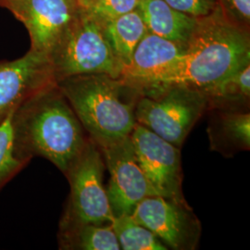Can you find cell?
Instances as JSON below:
<instances>
[{
    "label": "cell",
    "mask_w": 250,
    "mask_h": 250,
    "mask_svg": "<svg viewBox=\"0 0 250 250\" xmlns=\"http://www.w3.org/2000/svg\"><path fill=\"white\" fill-rule=\"evenodd\" d=\"M187 44L165 39L147 32L136 45L130 64L124 69L125 78L141 88L148 85L178 62Z\"/></svg>",
    "instance_id": "7c38bea8"
},
{
    "label": "cell",
    "mask_w": 250,
    "mask_h": 250,
    "mask_svg": "<svg viewBox=\"0 0 250 250\" xmlns=\"http://www.w3.org/2000/svg\"><path fill=\"white\" fill-rule=\"evenodd\" d=\"M1 7L26 28L30 49L47 56L81 9L76 0H4Z\"/></svg>",
    "instance_id": "30bf717a"
},
{
    "label": "cell",
    "mask_w": 250,
    "mask_h": 250,
    "mask_svg": "<svg viewBox=\"0 0 250 250\" xmlns=\"http://www.w3.org/2000/svg\"><path fill=\"white\" fill-rule=\"evenodd\" d=\"M98 146L109 172L106 191L114 217L132 215L144 198L158 196L136 161L130 135Z\"/></svg>",
    "instance_id": "52a82bcc"
},
{
    "label": "cell",
    "mask_w": 250,
    "mask_h": 250,
    "mask_svg": "<svg viewBox=\"0 0 250 250\" xmlns=\"http://www.w3.org/2000/svg\"><path fill=\"white\" fill-rule=\"evenodd\" d=\"M250 38L217 7L197 24L177 62L142 89L184 85L205 91L250 63Z\"/></svg>",
    "instance_id": "7a4b0ae2"
},
{
    "label": "cell",
    "mask_w": 250,
    "mask_h": 250,
    "mask_svg": "<svg viewBox=\"0 0 250 250\" xmlns=\"http://www.w3.org/2000/svg\"><path fill=\"white\" fill-rule=\"evenodd\" d=\"M130 139L136 161L158 196L188 204L182 191L180 148L137 123Z\"/></svg>",
    "instance_id": "ba28073f"
},
{
    "label": "cell",
    "mask_w": 250,
    "mask_h": 250,
    "mask_svg": "<svg viewBox=\"0 0 250 250\" xmlns=\"http://www.w3.org/2000/svg\"><path fill=\"white\" fill-rule=\"evenodd\" d=\"M111 225L121 250H168L151 231L139 224L133 215L123 214L114 217Z\"/></svg>",
    "instance_id": "e0dca14e"
},
{
    "label": "cell",
    "mask_w": 250,
    "mask_h": 250,
    "mask_svg": "<svg viewBox=\"0 0 250 250\" xmlns=\"http://www.w3.org/2000/svg\"><path fill=\"white\" fill-rule=\"evenodd\" d=\"M16 153L29 163L42 157L66 173L89 136L57 83L23 101L13 113Z\"/></svg>",
    "instance_id": "6da1fadb"
},
{
    "label": "cell",
    "mask_w": 250,
    "mask_h": 250,
    "mask_svg": "<svg viewBox=\"0 0 250 250\" xmlns=\"http://www.w3.org/2000/svg\"><path fill=\"white\" fill-rule=\"evenodd\" d=\"M104 28L108 43L124 71L131 62L136 45L148 32L141 13L136 9L107 22Z\"/></svg>",
    "instance_id": "5bb4252c"
},
{
    "label": "cell",
    "mask_w": 250,
    "mask_h": 250,
    "mask_svg": "<svg viewBox=\"0 0 250 250\" xmlns=\"http://www.w3.org/2000/svg\"><path fill=\"white\" fill-rule=\"evenodd\" d=\"M203 92L208 99L209 106H214L217 102L233 103L248 100L250 95V63Z\"/></svg>",
    "instance_id": "ac0fdd59"
},
{
    "label": "cell",
    "mask_w": 250,
    "mask_h": 250,
    "mask_svg": "<svg viewBox=\"0 0 250 250\" xmlns=\"http://www.w3.org/2000/svg\"><path fill=\"white\" fill-rule=\"evenodd\" d=\"M140 0H100L99 3L84 9L101 25L125 15L138 8Z\"/></svg>",
    "instance_id": "ffe728a7"
},
{
    "label": "cell",
    "mask_w": 250,
    "mask_h": 250,
    "mask_svg": "<svg viewBox=\"0 0 250 250\" xmlns=\"http://www.w3.org/2000/svg\"><path fill=\"white\" fill-rule=\"evenodd\" d=\"M58 239L60 250H121L111 224H83L60 230Z\"/></svg>",
    "instance_id": "9a60e30c"
},
{
    "label": "cell",
    "mask_w": 250,
    "mask_h": 250,
    "mask_svg": "<svg viewBox=\"0 0 250 250\" xmlns=\"http://www.w3.org/2000/svg\"><path fill=\"white\" fill-rule=\"evenodd\" d=\"M225 7L235 18L249 22L250 19V0H223Z\"/></svg>",
    "instance_id": "7402d4cb"
},
{
    "label": "cell",
    "mask_w": 250,
    "mask_h": 250,
    "mask_svg": "<svg viewBox=\"0 0 250 250\" xmlns=\"http://www.w3.org/2000/svg\"><path fill=\"white\" fill-rule=\"evenodd\" d=\"M15 110L0 124V189L28 164L21 160L16 153L12 126Z\"/></svg>",
    "instance_id": "d6986e66"
},
{
    "label": "cell",
    "mask_w": 250,
    "mask_h": 250,
    "mask_svg": "<svg viewBox=\"0 0 250 250\" xmlns=\"http://www.w3.org/2000/svg\"><path fill=\"white\" fill-rule=\"evenodd\" d=\"M4 2V0H0V6H2V3Z\"/></svg>",
    "instance_id": "cb8c5ba5"
},
{
    "label": "cell",
    "mask_w": 250,
    "mask_h": 250,
    "mask_svg": "<svg viewBox=\"0 0 250 250\" xmlns=\"http://www.w3.org/2000/svg\"><path fill=\"white\" fill-rule=\"evenodd\" d=\"M134 219L151 231L169 250L197 248L201 224L188 204L152 196L144 198L133 212Z\"/></svg>",
    "instance_id": "9c48e42d"
},
{
    "label": "cell",
    "mask_w": 250,
    "mask_h": 250,
    "mask_svg": "<svg viewBox=\"0 0 250 250\" xmlns=\"http://www.w3.org/2000/svg\"><path fill=\"white\" fill-rule=\"evenodd\" d=\"M105 168L102 153L89 138L65 173L71 192L60 221V230L83 224H111L114 216L103 184Z\"/></svg>",
    "instance_id": "8992f818"
},
{
    "label": "cell",
    "mask_w": 250,
    "mask_h": 250,
    "mask_svg": "<svg viewBox=\"0 0 250 250\" xmlns=\"http://www.w3.org/2000/svg\"><path fill=\"white\" fill-rule=\"evenodd\" d=\"M210 131L216 133L210 137H215L218 148L244 149L249 150L250 147V114L249 112L227 111L222 113L215 120L214 126L210 127Z\"/></svg>",
    "instance_id": "2e32d148"
},
{
    "label": "cell",
    "mask_w": 250,
    "mask_h": 250,
    "mask_svg": "<svg viewBox=\"0 0 250 250\" xmlns=\"http://www.w3.org/2000/svg\"><path fill=\"white\" fill-rule=\"evenodd\" d=\"M137 9L148 32L181 44L188 43L198 21L173 9L164 0H140Z\"/></svg>",
    "instance_id": "4fadbf2b"
},
{
    "label": "cell",
    "mask_w": 250,
    "mask_h": 250,
    "mask_svg": "<svg viewBox=\"0 0 250 250\" xmlns=\"http://www.w3.org/2000/svg\"><path fill=\"white\" fill-rule=\"evenodd\" d=\"M76 1L81 9H88L94 5H96L97 3H99L100 0H76Z\"/></svg>",
    "instance_id": "603a6c76"
},
{
    "label": "cell",
    "mask_w": 250,
    "mask_h": 250,
    "mask_svg": "<svg viewBox=\"0 0 250 250\" xmlns=\"http://www.w3.org/2000/svg\"><path fill=\"white\" fill-rule=\"evenodd\" d=\"M142 90L143 95L135 107L136 123L180 148L209 107L207 95L184 85Z\"/></svg>",
    "instance_id": "5b68a950"
},
{
    "label": "cell",
    "mask_w": 250,
    "mask_h": 250,
    "mask_svg": "<svg viewBox=\"0 0 250 250\" xmlns=\"http://www.w3.org/2000/svg\"><path fill=\"white\" fill-rule=\"evenodd\" d=\"M56 82L83 74L122 77L123 65L108 43L105 28L80 9L48 55Z\"/></svg>",
    "instance_id": "277c9868"
},
{
    "label": "cell",
    "mask_w": 250,
    "mask_h": 250,
    "mask_svg": "<svg viewBox=\"0 0 250 250\" xmlns=\"http://www.w3.org/2000/svg\"><path fill=\"white\" fill-rule=\"evenodd\" d=\"M55 83L45 54L29 49L19 59L0 62V124L23 101Z\"/></svg>",
    "instance_id": "8fae6325"
},
{
    "label": "cell",
    "mask_w": 250,
    "mask_h": 250,
    "mask_svg": "<svg viewBox=\"0 0 250 250\" xmlns=\"http://www.w3.org/2000/svg\"><path fill=\"white\" fill-rule=\"evenodd\" d=\"M170 7L196 18H202L217 9L216 0H164Z\"/></svg>",
    "instance_id": "44dd1931"
},
{
    "label": "cell",
    "mask_w": 250,
    "mask_h": 250,
    "mask_svg": "<svg viewBox=\"0 0 250 250\" xmlns=\"http://www.w3.org/2000/svg\"><path fill=\"white\" fill-rule=\"evenodd\" d=\"M86 134L98 146L129 136L143 90L125 78L83 74L58 81Z\"/></svg>",
    "instance_id": "3957f363"
}]
</instances>
